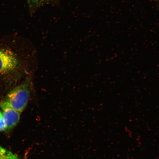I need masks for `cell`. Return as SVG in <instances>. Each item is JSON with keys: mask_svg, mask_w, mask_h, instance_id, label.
<instances>
[{"mask_svg": "<svg viewBox=\"0 0 159 159\" xmlns=\"http://www.w3.org/2000/svg\"><path fill=\"white\" fill-rule=\"evenodd\" d=\"M30 90V80L27 79L10 91L2 102L20 113L27 106Z\"/></svg>", "mask_w": 159, "mask_h": 159, "instance_id": "6da1fadb", "label": "cell"}, {"mask_svg": "<svg viewBox=\"0 0 159 159\" xmlns=\"http://www.w3.org/2000/svg\"><path fill=\"white\" fill-rule=\"evenodd\" d=\"M45 1V0H30V1L34 3H39Z\"/></svg>", "mask_w": 159, "mask_h": 159, "instance_id": "8992f818", "label": "cell"}, {"mask_svg": "<svg viewBox=\"0 0 159 159\" xmlns=\"http://www.w3.org/2000/svg\"><path fill=\"white\" fill-rule=\"evenodd\" d=\"M6 125L2 113L0 112V132L6 130Z\"/></svg>", "mask_w": 159, "mask_h": 159, "instance_id": "5b68a950", "label": "cell"}, {"mask_svg": "<svg viewBox=\"0 0 159 159\" xmlns=\"http://www.w3.org/2000/svg\"><path fill=\"white\" fill-rule=\"evenodd\" d=\"M3 118L4 119L6 130H9L16 125L20 120V112L5 103L2 102L0 104Z\"/></svg>", "mask_w": 159, "mask_h": 159, "instance_id": "3957f363", "label": "cell"}, {"mask_svg": "<svg viewBox=\"0 0 159 159\" xmlns=\"http://www.w3.org/2000/svg\"><path fill=\"white\" fill-rule=\"evenodd\" d=\"M17 56L9 49L0 48V75L11 73L19 66Z\"/></svg>", "mask_w": 159, "mask_h": 159, "instance_id": "7a4b0ae2", "label": "cell"}, {"mask_svg": "<svg viewBox=\"0 0 159 159\" xmlns=\"http://www.w3.org/2000/svg\"><path fill=\"white\" fill-rule=\"evenodd\" d=\"M0 159H20L18 157L0 145Z\"/></svg>", "mask_w": 159, "mask_h": 159, "instance_id": "277c9868", "label": "cell"}]
</instances>
